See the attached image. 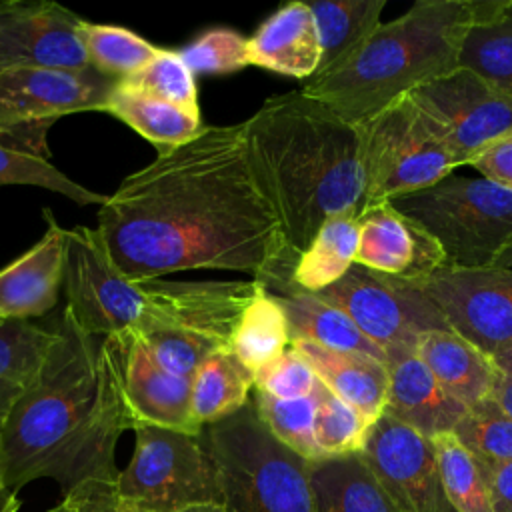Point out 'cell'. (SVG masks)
Instances as JSON below:
<instances>
[{
    "label": "cell",
    "instance_id": "18",
    "mask_svg": "<svg viewBox=\"0 0 512 512\" xmlns=\"http://www.w3.org/2000/svg\"><path fill=\"white\" fill-rule=\"evenodd\" d=\"M124 338V398L136 424L200 434L192 418V380L164 370L134 334Z\"/></svg>",
    "mask_w": 512,
    "mask_h": 512
},
{
    "label": "cell",
    "instance_id": "2",
    "mask_svg": "<svg viewBox=\"0 0 512 512\" xmlns=\"http://www.w3.org/2000/svg\"><path fill=\"white\" fill-rule=\"evenodd\" d=\"M58 340L36 384L0 424V482L18 492L52 478L64 496L114 482L116 442L132 430L124 398V338L84 332L64 306Z\"/></svg>",
    "mask_w": 512,
    "mask_h": 512
},
{
    "label": "cell",
    "instance_id": "38",
    "mask_svg": "<svg viewBox=\"0 0 512 512\" xmlns=\"http://www.w3.org/2000/svg\"><path fill=\"white\" fill-rule=\"evenodd\" d=\"M118 84L200 114L194 74L174 50L158 48L156 56L146 66L118 80Z\"/></svg>",
    "mask_w": 512,
    "mask_h": 512
},
{
    "label": "cell",
    "instance_id": "42",
    "mask_svg": "<svg viewBox=\"0 0 512 512\" xmlns=\"http://www.w3.org/2000/svg\"><path fill=\"white\" fill-rule=\"evenodd\" d=\"M468 166L478 170L482 178L512 192V134L486 146L468 162Z\"/></svg>",
    "mask_w": 512,
    "mask_h": 512
},
{
    "label": "cell",
    "instance_id": "9",
    "mask_svg": "<svg viewBox=\"0 0 512 512\" xmlns=\"http://www.w3.org/2000/svg\"><path fill=\"white\" fill-rule=\"evenodd\" d=\"M362 128L364 208L428 188L460 168L438 126L408 94L364 120Z\"/></svg>",
    "mask_w": 512,
    "mask_h": 512
},
{
    "label": "cell",
    "instance_id": "49",
    "mask_svg": "<svg viewBox=\"0 0 512 512\" xmlns=\"http://www.w3.org/2000/svg\"><path fill=\"white\" fill-rule=\"evenodd\" d=\"M50 512H80V510H78V504H76V500L72 496H64L58 502V506H54Z\"/></svg>",
    "mask_w": 512,
    "mask_h": 512
},
{
    "label": "cell",
    "instance_id": "15",
    "mask_svg": "<svg viewBox=\"0 0 512 512\" xmlns=\"http://www.w3.org/2000/svg\"><path fill=\"white\" fill-rule=\"evenodd\" d=\"M360 454L400 512H456L444 492L432 438L384 412L370 426Z\"/></svg>",
    "mask_w": 512,
    "mask_h": 512
},
{
    "label": "cell",
    "instance_id": "41",
    "mask_svg": "<svg viewBox=\"0 0 512 512\" xmlns=\"http://www.w3.org/2000/svg\"><path fill=\"white\" fill-rule=\"evenodd\" d=\"M320 386V378L292 344L276 360L254 372V390L274 398H302Z\"/></svg>",
    "mask_w": 512,
    "mask_h": 512
},
{
    "label": "cell",
    "instance_id": "43",
    "mask_svg": "<svg viewBox=\"0 0 512 512\" xmlns=\"http://www.w3.org/2000/svg\"><path fill=\"white\" fill-rule=\"evenodd\" d=\"M114 482H90L66 496L76 500L80 512H124L114 502Z\"/></svg>",
    "mask_w": 512,
    "mask_h": 512
},
{
    "label": "cell",
    "instance_id": "22",
    "mask_svg": "<svg viewBox=\"0 0 512 512\" xmlns=\"http://www.w3.org/2000/svg\"><path fill=\"white\" fill-rule=\"evenodd\" d=\"M312 366L326 390L354 406L370 422H376L386 408L388 368L384 362L318 346L310 340L290 342Z\"/></svg>",
    "mask_w": 512,
    "mask_h": 512
},
{
    "label": "cell",
    "instance_id": "34",
    "mask_svg": "<svg viewBox=\"0 0 512 512\" xmlns=\"http://www.w3.org/2000/svg\"><path fill=\"white\" fill-rule=\"evenodd\" d=\"M446 498L456 512H494L484 468L452 432L432 438Z\"/></svg>",
    "mask_w": 512,
    "mask_h": 512
},
{
    "label": "cell",
    "instance_id": "46",
    "mask_svg": "<svg viewBox=\"0 0 512 512\" xmlns=\"http://www.w3.org/2000/svg\"><path fill=\"white\" fill-rule=\"evenodd\" d=\"M494 268H504V270H512V236L510 240L502 246V250L498 252V256L492 262Z\"/></svg>",
    "mask_w": 512,
    "mask_h": 512
},
{
    "label": "cell",
    "instance_id": "6",
    "mask_svg": "<svg viewBox=\"0 0 512 512\" xmlns=\"http://www.w3.org/2000/svg\"><path fill=\"white\" fill-rule=\"evenodd\" d=\"M200 436L216 466L222 512H314L310 462L270 434L252 400Z\"/></svg>",
    "mask_w": 512,
    "mask_h": 512
},
{
    "label": "cell",
    "instance_id": "14",
    "mask_svg": "<svg viewBox=\"0 0 512 512\" xmlns=\"http://www.w3.org/2000/svg\"><path fill=\"white\" fill-rule=\"evenodd\" d=\"M412 284L450 330L490 358L512 350V270L444 266Z\"/></svg>",
    "mask_w": 512,
    "mask_h": 512
},
{
    "label": "cell",
    "instance_id": "37",
    "mask_svg": "<svg viewBox=\"0 0 512 512\" xmlns=\"http://www.w3.org/2000/svg\"><path fill=\"white\" fill-rule=\"evenodd\" d=\"M452 434L484 468L512 460V418L492 396L468 406Z\"/></svg>",
    "mask_w": 512,
    "mask_h": 512
},
{
    "label": "cell",
    "instance_id": "44",
    "mask_svg": "<svg viewBox=\"0 0 512 512\" xmlns=\"http://www.w3.org/2000/svg\"><path fill=\"white\" fill-rule=\"evenodd\" d=\"M484 472L488 478L494 512H512V460L484 468Z\"/></svg>",
    "mask_w": 512,
    "mask_h": 512
},
{
    "label": "cell",
    "instance_id": "39",
    "mask_svg": "<svg viewBox=\"0 0 512 512\" xmlns=\"http://www.w3.org/2000/svg\"><path fill=\"white\" fill-rule=\"evenodd\" d=\"M370 422L354 406L334 396L330 390L320 388L318 392V410H316V444L322 458L348 456L362 452Z\"/></svg>",
    "mask_w": 512,
    "mask_h": 512
},
{
    "label": "cell",
    "instance_id": "31",
    "mask_svg": "<svg viewBox=\"0 0 512 512\" xmlns=\"http://www.w3.org/2000/svg\"><path fill=\"white\" fill-rule=\"evenodd\" d=\"M48 144L30 136L0 132V186L4 184H30L58 192L78 204H96L98 208L106 202L108 194L92 192L66 174H62L48 160Z\"/></svg>",
    "mask_w": 512,
    "mask_h": 512
},
{
    "label": "cell",
    "instance_id": "32",
    "mask_svg": "<svg viewBox=\"0 0 512 512\" xmlns=\"http://www.w3.org/2000/svg\"><path fill=\"white\" fill-rule=\"evenodd\" d=\"M320 40L316 74L332 68L364 42L380 24L386 0H316L308 2Z\"/></svg>",
    "mask_w": 512,
    "mask_h": 512
},
{
    "label": "cell",
    "instance_id": "19",
    "mask_svg": "<svg viewBox=\"0 0 512 512\" xmlns=\"http://www.w3.org/2000/svg\"><path fill=\"white\" fill-rule=\"evenodd\" d=\"M46 232L12 264L0 270V320H30L58 302L64 286L66 234L50 210H44Z\"/></svg>",
    "mask_w": 512,
    "mask_h": 512
},
{
    "label": "cell",
    "instance_id": "48",
    "mask_svg": "<svg viewBox=\"0 0 512 512\" xmlns=\"http://www.w3.org/2000/svg\"><path fill=\"white\" fill-rule=\"evenodd\" d=\"M492 362H494V366H496L502 374L512 376V350H508V352H504V354L494 356V358H492Z\"/></svg>",
    "mask_w": 512,
    "mask_h": 512
},
{
    "label": "cell",
    "instance_id": "36",
    "mask_svg": "<svg viewBox=\"0 0 512 512\" xmlns=\"http://www.w3.org/2000/svg\"><path fill=\"white\" fill-rule=\"evenodd\" d=\"M80 34L90 66L116 82L138 72L158 52V46L122 26L92 24L82 20Z\"/></svg>",
    "mask_w": 512,
    "mask_h": 512
},
{
    "label": "cell",
    "instance_id": "35",
    "mask_svg": "<svg viewBox=\"0 0 512 512\" xmlns=\"http://www.w3.org/2000/svg\"><path fill=\"white\" fill-rule=\"evenodd\" d=\"M320 388L314 394L302 398H274L252 388V404L262 424L276 440H280L286 448L300 454L308 462L322 458L314 434Z\"/></svg>",
    "mask_w": 512,
    "mask_h": 512
},
{
    "label": "cell",
    "instance_id": "21",
    "mask_svg": "<svg viewBox=\"0 0 512 512\" xmlns=\"http://www.w3.org/2000/svg\"><path fill=\"white\" fill-rule=\"evenodd\" d=\"M248 64L308 80L320 64V40L308 2H288L246 40Z\"/></svg>",
    "mask_w": 512,
    "mask_h": 512
},
{
    "label": "cell",
    "instance_id": "12",
    "mask_svg": "<svg viewBox=\"0 0 512 512\" xmlns=\"http://www.w3.org/2000/svg\"><path fill=\"white\" fill-rule=\"evenodd\" d=\"M116 80L88 66L0 70V132L46 140L48 128L66 114L104 112Z\"/></svg>",
    "mask_w": 512,
    "mask_h": 512
},
{
    "label": "cell",
    "instance_id": "10",
    "mask_svg": "<svg viewBox=\"0 0 512 512\" xmlns=\"http://www.w3.org/2000/svg\"><path fill=\"white\" fill-rule=\"evenodd\" d=\"M340 308L388 358L416 354L422 332L450 328L434 304L412 284L352 264L334 284L312 292Z\"/></svg>",
    "mask_w": 512,
    "mask_h": 512
},
{
    "label": "cell",
    "instance_id": "13",
    "mask_svg": "<svg viewBox=\"0 0 512 512\" xmlns=\"http://www.w3.org/2000/svg\"><path fill=\"white\" fill-rule=\"evenodd\" d=\"M408 96L438 126L460 166L512 134V96L466 68L456 66Z\"/></svg>",
    "mask_w": 512,
    "mask_h": 512
},
{
    "label": "cell",
    "instance_id": "29",
    "mask_svg": "<svg viewBox=\"0 0 512 512\" xmlns=\"http://www.w3.org/2000/svg\"><path fill=\"white\" fill-rule=\"evenodd\" d=\"M358 216L342 212L324 220L292 268L290 284L294 288L320 292L350 270L358 248Z\"/></svg>",
    "mask_w": 512,
    "mask_h": 512
},
{
    "label": "cell",
    "instance_id": "28",
    "mask_svg": "<svg viewBox=\"0 0 512 512\" xmlns=\"http://www.w3.org/2000/svg\"><path fill=\"white\" fill-rule=\"evenodd\" d=\"M456 66L512 96V0H486L464 36Z\"/></svg>",
    "mask_w": 512,
    "mask_h": 512
},
{
    "label": "cell",
    "instance_id": "5",
    "mask_svg": "<svg viewBox=\"0 0 512 512\" xmlns=\"http://www.w3.org/2000/svg\"><path fill=\"white\" fill-rule=\"evenodd\" d=\"M142 316L132 332L168 372L190 378L230 336L260 280H144Z\"/></svg>",
    "mask_w": 512,
    "mask_h": 512
},
{
    "label": "cell",
    "instance_id": "50",
    "mask_svg": "<svg viewBox=\"0 0 512 512\" xmlns=\"http://www.w3.org/2000/svg\"><path fill=\"white\" fill-rule=\"evenodd\" d=\"M184 512H222L220 506H196V508H188Z\"/></svg>",
    "mask_w": 512,
    "mask_h": 512
},
{
    "label": "cell",
    "instance_id": "16",
    "mask_svg": "<svg viewBox=\"0 0 512 512\" xmlns=\"http://www.w3.org/2000/svg\"><path fill=\"white\" fill-rule=\"evenodd\" d=\"M82 18L50 0H0V70L88 68Z\"/></svg>",
    "mask_w": 512,
    "mask_h": 512
},
{
    "label": "cell",
    "instance_id": "11",
    "mask_svg": "<svg viewBox=\"0 0 512 512\" xmlns=\"http://www.w3.org/2000/svg\"><path fill=\"white\" fill-rule=\"evenodd\" d=\"M64 292V306L84 332L96 338L126 336L142 316L146 282L124 276L98 230L78 224L66 234Z\"/></svg>",
    "mask_w": 512,
    "mask_h": 512
},
{
    "label": "cell",
    "instance_id": "3",
    "mask_svg": "<svg viewBox=\"0 0 512 512\" xmlns=\"http://www.w3.org/2000/svg\"><path fill=\"white\" fill-rule=\"evenodd\" d=\"M254 176L296 264L326 218L364 208V128L294 92L268 98L242 122Z\"/></svg>",
    "mask_w": 512,
    "mask_h": 512
},
{
    "label": "cell",
    "instance_id": "4",
    "mask_svg": "<svg viewBox=\"0 0 512 512\" xmlns=\"http://www.w3.org/2000/svg\"><path fill=\"white\" fill-rule=\"evenodd\" d=\"M484 4L486 0H418L392 22H380L346 58L304 80L300 90L360 124L454 70L464 36Z\"/></svg>",
    "mask_w": 512,
    "mask_h": 512
},
{
    "label": "cell",
    "instance_id": "30",
    "mask_svg": "<svg viewBox=\"0 0 512 512\" xmlns=\"http://www.w3.org/2000/svg\"><path fill=\"white\" fill-rule=\"evenodd\" d=\"M254 374L232 354L220 348L210 354L192 376V418L204 428L250 402Z\"/></svg>",
    "mask_w": 512,
    "mask_h": 512
},
{
    "label": "cell",
    "instance_id": "25",
    "mask_svg": "<svg viewBox=\"0 0 512 512\" xmlns=\"http://www.w3.org/2000/svg\"><path fill=\"white\" fill-rule=\"evenodd\" d=\"M308 472L314 512H400L360 452L312 460Z\"/></svg>",
    "mask_w": 512,
    "mask_h": 512
},
{
    "label": "cell",
    "instance_id": "20",
    "mask_svg": "<svg viewBox=\"0 0 512 512\" xmlns=\"http://www.w3.org/2000/svg\"><path fill=\"white\" fill-rule=\"evenodd\" d=\"M388 396L384 412L426 438L452 432L466 406L450 396L416 354L392 358L388 364Z\"/></svg>",
    "mask_w": 512,
    "mask_h": 512
},
{
    "label": "cell",
    "instance_id": "33",
    "mask_svg": "<svg viewBox=\"0 0 512 512\" xmlns=\"http://www.w3.org/2000/svg\"><path fill=\"white\" fill-rule=\"evenodd\" d=\"M288 346L286 314L274 294L262 288L242 310L230 336V350L254 374L276 360Z\"/></svg>",
    "mask_w": 512,
    "mask_h": 512
},
{
    "label": "cell",
    "instance_id": "45",
    "mask_svg": "<svg viewBox=\"0 0 512 512\" xmlns=\"http://www.w3.org/2000/svg\"><path fill=\"white\" fill-rule=\"evenodd\" d=\"M490 396L512 418V376H506L496 368V376H494Z\"/></svg>",
    "mask_w": 512,
    "mask_h": 512
},
{
    "label": "cell",
    "instance_id": "8",
    "mask_svg": "<svg viewBox=\"0 0 512 512\" xmlns=\"http://www.w3.org/2000/svg\"><path fill=\"white\" fill-rule=\"evenodd\" d=\"M134 454L114 482V502L124 512H184L220 506L214 460L200 434L136 424Z\"/></svg>",
    "mask_w": 512,
    "mask_h": 512
},
{
    "label": "cell",
    "instance_id": "17",
    "mask_svg": "<svg viewBox=\"0 0 512 512\" xmlns=\"http://www.w3.org/2000/svg\"><path fill=\"white\" fill-rule=\"evenodd\" d=\"M354 264L406 282H418L446 266L438 242L390 202L364 208L358 216Z\"/></svg>",
    "mask_w": 512,
    "mask_h": 512
},
{
    "label": "cell",
    "instance_id": "40",
    "mask_svg": "<svg viewBox=\"0 0 512 512\" xmlns=\"http://www.w3.org/2000/svg\"><path fill=\"white\" fill-rule=\"evenodd\" d=\"M192 74H228L248 64L246 38L230 28H212L180 52Z\"/></svg>",
    "mask_w": 512,
    "mask_h": 512
},
{
    "label": "cell",
    "instance_id": "1",
    "mask_svg": "<svg viewBox=\"0 0 512 512\" xmlns=\"http://www.w3.org/2000/svg\"><path fill=\"white\" fill-rule=\"evenodd\" d=\"M96 230L130 280L232 270L274 292L290 284L294 268L250 166L242 122L204 126L190 142L158 152L108 194Z\"/></svg>",
    "mask_w": 512,
    "mask_h": 512
},
{
    "label": "cell",
    "instance_id": "24",
    "mask_svg": "<svg viewBox=\"0 0 512 512\" xmlns=\"http://www.w3.org/2000/svg\"><path fill=\"white\" fill-rule=\"evenodd\" d=\"M270 294H274L286 314L290 342L310 340L330 350L356 352L388 364L386 354L372 340H368L340 308L324 302L312 292L298 290L292 284Z\"/></svg>",
    "mask_w": 512,
    "mask_h": 512
},
{
    "label": "cell",
    "instance_id": "7",
    "mask_svg": "<svg viewBox=\"0 0 512 512\" xmlns=\"http://www.w3.org/2000/svg\"><path fill=\"white\" fill-rule=\"evenodd\" d=\"M390 204L424 228L446 266L488 268L512 236V192L482 176H446Z\"/></svg>",
    "mask_w": 512,
    "mask_h": 512
},
{
    "label": "cell",
    "instance_id": "27",
    "mask_svg": "<svg viewBox=\"0 0 512 512\" xmlns=\"http://www.w3.org/2000/svg\"><path fill=\"white\" fill-rule=\"evenodd\" d=\"M104 112L128 124L150 144H154L158 152L190 142L204 128L200 114L136 92L118 82L108 96Z\"/></svg>",
    "mask_w": 512,
    "mask_h": 512
},
{
    "label": "cell",
    "instance_id": "51",
    "mask_svg": "<svg viewBox=\"0 0 512 512\" xmlns=\"http://www.w3.org/2000/svg\"><path fill=\"white\" fill-rule=\"evenodd\" d=\"M4 490H6V488H4V486H2V482H0V494H2Z\"/></svg>",
    "mask_w": 512,
    "mask_h": 512
},
{
    "label": "cell",
    "instance_id": "26",
    "mask_svg": "<svg viewBox=\"0 0 512 512\" xmlns=\"http://www.w3.org/2000/svg\"><path fill=\"white\" fill-rule=\"evenodd\" d=\"M58 330L30 320H0V424L12 406L36 384Z\"/></svg>",
    "mask_w": 512,
    "mask_h": 512
},
{
    "label": "cell",
    "instance_id": "23",
    "mask_svg": "<svg viewBox=\"0 0 512 512\" xmlns=\"http://www.w3.org/2000/svg\"><path fill=\"white\" fill-rule=\"evenodd\" d=\"M416 356L440 386L466 408L488 398L496 366L488 354L454 330H428L418 336Z\"/></svg>",
    "mask_w": 512,
    "mask_h": 512
},
{
    "label": "cell",
    "instance_id": "47",
    "mask_svg": "<svg viewBox=\"0 0 512 512\" xmlns=\"http://www.w3.org/2000/svg\"><path fill=\"white\" fill-rule=\"evenodd\" d=\"M18 508H20V500H18L16 492L4 490L0 494V512H18Z\"/></svg>",
    "mask_w": 512,
    "mask_h": 512
}]
</instances>
